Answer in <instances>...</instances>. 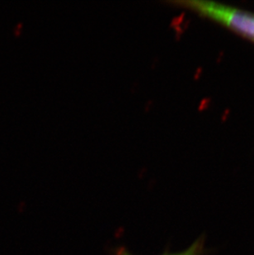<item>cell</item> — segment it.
Wrapping results in <instances>:
<instances>
[{
    "instance_id": "6da1fadb",
    "label": "cell",
    "mask_w": 254,
    "mask_h": 255,
    "mask_svg": "<svg viewBox=\"0 0 254 255\" xmlns=\"http://www.w3.org/2000/svg\"><path fill=\"white\" fill-rule=\"evenodd\" d=\"M178 3L254 42V12L204 0L182 1Z\"/></svg>"
},
{
    "instance_id": "7a4b0ae2",
    "label": "cell",
    "mask_w": 254,
    "mask_h": 255,
    "mask_svg": "<svg viewBox=\"0 0 254 255\" xmlns=\"http://www.w3.org/2000/svg\"><path fill=\"white\" fill-rule=\"evenodd\" d=\"M208 250L206 249V239L203 236L197 238L193 243L191 244L187 249L179 252H169L166 251L160 255H207ZM114 255H134L127 250L126 247H118L113 251Z\"/></svg>"
}]
</instances>
